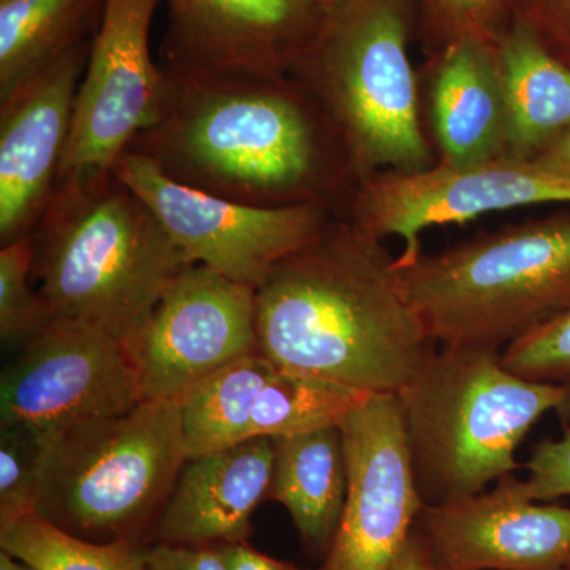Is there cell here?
<instances>
[{
  "mask_svg": "<svg viewBox=\"0 0 570 570\" xmlns=\"http://www.w3.org/2000/svg\"><path fill=\"white\" fill-rule=\"evenodd\" d=\"M59 433L40 428H0V532L36 513L52 444Z\"/></svg>",
  "mask_w": 570,
  "mask_h": 570,
  "instance_id": "25",
  "label": "cell"
},
{
  "mask_svg": "<svg viewBox=\"0 0 570 570\" xmlns=\"http://www.w3.org/2000/svg\"><path fill=\"white\" fill-rule=\"evenodd\" d=\"M396 396L420 497L441 505L520 469L521 442L543 415L570 404V385L521 377L501 351L441 346Z\"/></svg>",
  "mask_w": 570,
  "mask_h": 570,
  "instance_id": "4",
  "label": "cell"
},
{
  "mask_svg": "<svg viewBox=\"0 0 570 570\" xmlns=\"http://www.w3.org/2000/svg\"><path fill=\"white\" fill-rule=\"evenodd\" d=\"M395 258L351 220H330L258 285V352L283 370L397 395L434 343Z\"/></svg>",
  "mask_w": 570,
  "mask_h": 570,
  "instance_id": "2",
  "label": "cell"
},
{
  "mask_svg": "<svg viewBox=\"0 0 570 570\" xmlns=\"http://www.w3.org/2000/svg\"><path fill=\"white\" fill-rule=\"evenodd\" d=\"M505 107V157L532 160L570 132V67L519 22L497 48Z\"/></svg>",
  "mask_w": 570,
  "mask_h": 570,
  "instance_id": "19",
  "label": "cell"
},
{
  "mask_svg": "<svg viewBox=\"0 0 570 570\" xmlns=\"http://www.w3.org/2000/svg\"><path fill=\"white\" fill-rule=\"evenodd\" d=\"M32 239V279L51 321L81 322L121 341L193 265L112 171L59 181Z\"/></svg>",
  "mask_w": 570,
  "mask_h": 570,
  "instance_id": "3",
  "label": "cell"
},
{
  "mask_svg": "<svg viewBox=\"0 0 570 570\" xmlns=\"http://www.w3.org/2000/svg\"><path fill=\"white\" fill-rule=\"evenodd\" d=\"M531 163L551 171V174L568 176L570 178V132L562 137L560 141L550 146L547 151L532 159Z\"/></svg>",
  "mask_w": 570,
  "mask_h": 570,
  "instance_id": "31",
  "label": "cell"
},
{
  "mask_svg": "<svg viewBox=\"0 0 570 570\" xmlns=\"http://www.w3.org/2000/svg\"><path fill=\"white\" fill-rule=\"evenodd\" d=\"M32 235L0 247V341L3 346H22L51 322L39 291L32 287Z\"/></svg>",
  "mask_w": 570,
  "mask_h": 570,
  "instance_id": "26",
  "label": "cell"
},
{
  "mask_svg": "<svg viewBox=\"0 0 570 570\" xmlns=\"http://www.w3.org/2000/svg\"><path fill=\"white\" fill-rule=\"evenodd\" d=\"M564 570H570V557H569L568 562H566V568H564Z\"/></svg>",
  "mask_w": 570,
  "mask_h": 570,
  "instance_id": "37",
  "label": "cell"
},
{
  "mask_svg": "<svg viewBox=\"0 0 570 570\" xmlns=\"http://www.w3.org/2000/svg\"><path fill=\"white\" fill-rule=\"evenodd\" d=\"M142 401L126 344L96 326L51 321L17 348L0 376V428L61 431Z\"/></svg>",
  "mask_w": 570,
  "mask_h": 570,
  "instance_id": "10",
  "label": "cell"
},
{
  "mask_svg": "<svg viewBox=\"0 0 570 570\" xmlns=\"http://www.w3.org/2000/svg\"><path fill=\"white\" fill-rule=\"evenodd\" d=\"M257 287L189 265L126 337L142 400H181L198 382L258 352Z\"/></svg>",
  "mask_w": 570,
  "mask_h": 570,
  "instance_id": "12",
  "label": "cell"
},
{
  "mask_svg": "<svg viewBox=\"0 0 570 570\" xmlns=\"http://www.w3.org/2000/svg\"><path fill=\"white\" fill-rule=\"evenodd\" d=\"M431 121L442 164L463 167L505 157L497 51L472 36L450 45L431 86Z\"/></svg>",
  "mask_w": 570,
  "mask_h": 570,
  "instance_id": "18",
  "label": "cell"
},
{
  "mask_svg": "<svg viewBox=\"0 0 570 570\" xmlns=\"http://www.w3.org/2000/svg\"><path fill=\"white\" fill-rule=\"evenodd\" d=\"M105 0H0V97L73 45L91 39Z\"/></svg>",
  "mask_w": 570,
  "mask_h": 570,
  "instance_id": "21",
  "label": "cell"
},
{
  "mask_svg": "<svg viewBox=\"0 0 570 570\" xmlns=\"http://www.w3.org/2000/svg\"><path fill=\"white\" fill-rule=\"evenodd\" d=\"M275 442L254 438L187 459L149 542L225 546L249 540L255 509L268 497Z\"/></svg>",
  "mask_w": 570,
  "mask_h": 570,
  "instance_id": "17",
  "label": "cell"
},
{
  "mask_svg": "<svg viewBox=\"0 0 570 570\" xmlns=\"http://www.w3.org/2000/svg\"><path fill=\"white\" fill-rule=\"evenodd\" d=\"M159 2L105 0L78 86L59 181L111 171L135 138L159 118L165 73L149 47Z\"/></svg>",
  "mask_w": 570,
  "mask_h": 570,
  "instance_id": "9",
  "label": "cell"
},
{
  "mask_svg": "<svg viewBox=\"0 0 570 570\" xmlns=\"http://www.w3.org/2000/svg\"><path fill=\"white\" fill-rule=\"evenodd\" d=\"M92 37L0 97V245L32 235L55 195Z\"/></svg>",
  "mask_w": 570,
  "mask_h": 570,
  "instance_id": "14",
  "label": "cell"
},
{
  "mask_svg": "<svg viewBox=\"0 0 570 570\" xmlns=\"http://www.w3.org/2000/svg\"><path fill=\"white\" fill-rule=\"evenodd\" d=\"M0 549L33 570H145L146 543L92 542L70 534L37 513L0 532Z\"/></svg>",
  "mask_w": 570,
  "mask_h": 570,
  "instance_id": "24",
  "label": "cell"
},
{
  "mask_svg": "<svg viewBox=\"0 0 570 570\" xmlns=\"http://www.w3.org/2000/svg\"><path fill=\"white\" fill-rule=\"evenodd\" d=\"M145 570H228L220 546L153 542L145 549Z\"/></svg>",
  "mask_w": 570,
  "mask_h": 570,
  "instance_id": "29",
  "label": "cell"
},
{
  "mask_svg": "<svg viewBox=\"0 0 570 570\" xmlns=\"http://www.w3.org/2000/svg\"><path fill=\"white\" fill-rule=\"evenodd\" d=\"M396 272L434 344L502 352L570 307V213L505 225Z\"/></svg>",
  "mask_w": 570,
  "mask_h": 570,
  "instance_id": "5",
  "label": "cell"
},
{
  "mask_svg": "<svg viewBox=\"0 0 570 570\" xmlns=\"http://www.w3.org/2000/svg\"><path fill=\"white\" fill-rule=\"evenodd\" d=\"M276 367L255 352L220 367L179 400L189 459L249 441L255 400Z\"/></svg>",
  "mask_w": 570,
  "mask_h": 570,
  "instance_id": "22",
  "label": "cell"
},
{
  "mask_svg": "<svg viewBox=\"0 0 570 570\" xmlns=\"http://www.w3.org/2000/svg\"><path fill=\"white\" fill-rule=\"evenodd\" d=\"M546 204H570V178L543 170L531 160L499 157L463 167L441 164L417 174L370 176L358 183L351 223L377 239H403L395 266L406 268L422 255L420 235L426 228Z\"/></svg>",
  "mask_w": 570,
  "mask_h": 570,
  "instance_id": "11",
  "label": "cell"
},
{
  "mask_svg": "<svg viewBox=\"0 0 570 570\" xmlns=\"http://www.w3.org/2000/svg\"><path fill=\"white\" fill-rule=\"evenodd\" d=\"M393 570H436L428 553L425 543L420 539L417 532H412L411 539L404 547L403 553L397 558Z\"/></svg>",
  "mask_w": 570,
  "mask_h": 570,
  "instance_id": "32",
  "label": "cell"
},
{
  "mask_svg": "<svg viewBox=\"0 0 570 570\" xmlns=\"http://www.w3.org/2000/svg\"><path fill=\"white\" fill-rule=\"evenodd\" d=\"M163 69V110L129 151L174 181L261 208H330L354 176L335 126L296 78Z\"/></svg>",
  "mask_w": 570,
  "mask_h": 570,
  "instance_id": "1",
  "label": "cell"
},
{
  "mask_svg": "<svg viewBox=\"0 0 570 570\" xmlns=\"http://www.w3.org/2000/svg\"><path fill=\"white\" fill-rule=\"evenodd\" d=\"M163 66L292 77L330 11L314 0H165Z\"/></svg>",
  "mask_w": 570,
  "mask_h": 570,
  "instance_id": "15",
  "label": "cell"
},
{
  "mask_svg": "<svg viewBox=\"0 0 570 570\" xmlns=\"http://www.w3.org/2000/svg\"><path fill=\"white\" fill-rule=\"evenodd\" d=\"M513 373L531 381L570 385V307L501 352Z\"/></svg>",
  "mask_w": 570,
  "mask_h": 570,
  "instance_id": "27",
  "label": "cell"
},
{
  "mask_svg": "<svg viewBox=\"0 0 570 570\" xmlns=\"http://www.w3.org/2000/svg\"><path fill=\"white\" fill-rule=\"evenodd\" d=\"M187 459L179 401L142 400L56 436L36 513L92 542L148 546Z\"/></svg>",
  "mask_w": 570,
  "mask_h": 570,
  "instance_id": "7",
  "label": "cell"
},
{
  "mask_svg": "<svg viewBox=\"0 0 570 570\" xmlns=\"http://www.w3.org/2000/svg\"><path fill=\"white\" fill-rule=\"evenodd\" d=\"M347 497L317 570H393L425 508L396 395H374L340 423Z\"/></svg>",
  "mask_w": 570,
  "mask_h": 570,
  "instance_id": "13",
  "label": "cell"
},
{
  "mask_svg": "<svg viewBox=\"0 0 570 570\" xmlns=\"http://www.w3.org/2000/svg\"><path fill=\"white\" fill-rule=\"evenodd\" d=\"M220 547H223L228 570H309L261 553L250 547L249 542L225 543Z\"/></svg>",
  "mask_w": 570,
  "mask_h": 570,
  "instance_id": "30",
  "label": "cell"
},
{
  "mask_svg": "<svg viewBox=\"0 0 570 570\" xmlns=\"http://www.w3.org/2000/svg\"><path fill=\"white\" fill-rule=\"evenodd\" d=\"M374 395L277 366L255 400L249 439L284 438L340 425Z\"/></svg>",
  "mask_w": 570,
  "mask_h": 570,
  "instance_id": "23",
  "label": "cell"
},
{
  "mask_svg": "<svg viewBox=\"0 0 570 570\" xmlns=\"http://www.w3.org/2000/svg\"><path fill=\"white\" fill-rule=\"evenodd\" d=\"M292 77L335 126L356 181L433 167L400 0H348L330 11Z\"/></svg>",
  "mask_w": 570,
  "mask_h": 570,
  "instance_id": "6",
  "label": "cell"
},
{
  "mask_svg": "<svg viewBox=\"0 0 570 570\" xmlns=\"http://www.w3.org/2000/svg\"><path fill=\"white\" fill-rule=\"evenodd\" d=\"M0 570H33L26 562L18 560L13 554L0 550Z\"/></svg>",
  "mask_w": 570,
  "mask_h": 570,
  "instance_id": "34",
  "label": "cell"
},
{
  "mask_svg": "<svg viewBox=\"0 0 570 570\" xmlns=\"http://www.w3.org/2000/svg\"><path fill=\"white\" fill-rule=\"evenodd\" d=\"M436 570H564L570 508L532 501L515 475L493 489L425 505L415 523Z\"/></svg>",
  "mask_w": 570,
  "mask_h": 570,
  "instance_id": "16",
  "label": "cell"
},
{
  "mask_svg": "<svg viewBox=\"0 0 570 570\" xmlns=\"http://www.w3.org/2000/svg\"><path fill=\"white\" fill-rule=\"evenodd\" d=\"M266 501L283 504L303 546L324 557L335 538L347 497V459L340 425L273 439Z\"/></svg>",
  "mask_w": 570,
  "mask_h": 570,
  "instance_id": "20",
  "label": "cell"
},
{
  "mask_svg": "<svg viewBox=\"0 0 570 570\" xmlns=\"http://www.w3.org/2000/svg\"><path fill=\"white\" fill-rule=\"evenodd\" d=\"M560 412H566L570 419V404ZM527 471L528 478L521 483L532 501L570 497V420L561 438L546 439L532 448Z\"/></svg>",
  "mask_w": 570,
  "mask_h": 570,
  "instance_id": "28",
  "label": "cell"
},
{
  "mask_svg": "<svg viewBox=\"0 0 570 570\" xmlns=\"http://www.w3.org/2000/svg\"><path fill=\"white\" fill-rule=\"evenodd\" d=\"M314 2H317L318 6L326 11H333L340 9V7L346 6L348 0H314Z\"/></svg>",
  "mask_w": 570,
  "mask_h": 570,
  "instance_id": "36",
  "label": "cell"
},
{
  "mask_svg": "<svg viewBox=\"0 0 570 570\" xmlns=\"http://www.w3.org/2000/svg\"><path fill=\"white\" fill-rule=\"evenodd\" d=\"M441 2L460 17H480L490 10L494 0H441Z\"/></svg>",
  "mask_w": 570,
  "mask_h": 570,
  "instance_id": "33",
  "label": "cell"
},
{
  "mask_svg": "<svg viewBox=\"0 0 570 570\" xmlns=\"http://www.w3.org/2000/svg\"><path fill=\"white\" fill-rule=\"evenodd\" d=\"M550 3L560 13V17L570 21V0H550Z\"/></svg>",
  "mask_w": 570,
  "mask_h": 570,
  "instance_id": "35",
  "label": "cell"
},
{
  "mask_svg": "<svg viewBox=\"0 0 570 570\" xmlns=\"http://www.w3.org/2000/svg\"><path fill=\"white\" fill-rule=\"evenodd\" d=\"M111 171L149 206L189 264L254 287L332 220L322 205L261 208L206 194L174 181L134 151Z\"/></svg>",
  "mask_w": 570,
  "mask_h": 570,
  "instance_id": "8",
  "label": "cell"
}]
</instances>
